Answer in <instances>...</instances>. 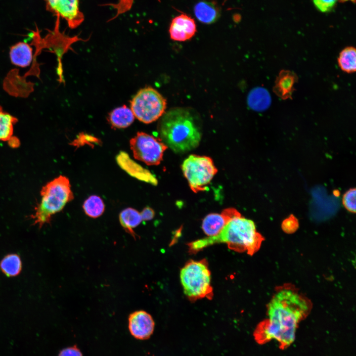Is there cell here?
Returning a JSON list of instances; mask_svg holds the SVG:
<instances>
[{
	"mask_svg": "<svg viewBox=\"0 0 356 356\" xmlns=\"http://www.w3.org/2000/svg\"><path fill=\"white\" fill-rule=\"evenodd\" d=\"M263 238L254 222L240 216L231 220L217 235L207 236L187 244L190 254H196L217 243H225L229 249L253 255L259 249Z\"/></svg>",
	"mask_w": 356,
	"mask_h": 356,
	"instance_id": "7a4b0ae2",
	"label": "cell"
},
{
	"mask_svg": "<svg viewBox=\"0 0 356 356\" xmlns=\"http://www.w3.org/2000/svg\"><path fill=\"white\" fill-rule=\"evenodd\" d=\"M248 106L256 111L267 109L271 103V97L268 91L262 87L253 89L247 96Z\"/></svg>",
	"mask_w": 356,
	"mask_h": 356,
	"instance_id": "e0dca14e",
	"label": "cell"
},
{
	"mask_svg": "<svg viewBox=\"0 0 356 356\" xmlns=\"http://www.w3.org/2000/svg\"><path fill=\"white\" fill-rule=\"evenodd\" d=\"M134 118L131 108L123 105L113 110L109 115L108 120L112 127L122 129L130 126Z\"/></svg>",
	"mask_w": 356,
	"mask_h": 356,
	"instance_id": "ac0fdd59",
	"label": "cell"
},
{
	"mask_svg": "<svg viewBox=\"0 0 356 356\" xmlns=\"http://www.w3.org/2000/svg\"><path fill=\"white\" fill-rule=\"evenodd\" d=\"M298 80V76L294 72L282 70L276 79L273 91L282 99H292L293 92L295 90L294 86Z\"/></svg>",
	"mask_w": 356,
	"mask_h": 356,
	"instance_id": "7c38bea8",
	"label": "cell"
},
{
	"mask_svg": "<svg viewBox=\"0 0 356 356\" xmlns=\"http://www.w3.org/2000/svg\"><path fill=\"white\" fill-rule=\"evenodd\" d=\"M169 32L170 38L174 41L189 40L197 32L195 20L187 14L181 13L172 19Z\"/></svg>",
	"mask_w": 356,
	"mask_h": 356,
	"instance_id": "8fae6325",
	"label": "cell"
},
{
	"mask_svg": "<svg viewBox=\"0 0 356 356\" xmlns=\"http://www.w3.org/2000/svg\"><path fill=\"white\" fill-rule=\"evenodd\" d=\"M130 143L134 157L148 165H159L168 148L160 138L144 132H138Z\"/></svg>",
	"mask_w": 356,
	"mask_h": 356,
	"instance_id": "ba28073f",
	"label": "cell"
},
{
	"mask_svg": "<svg viewBox=\"0 0 356 356\" xmlns=\"http://www.w3.org/2000/svg\"><path fill=\"white\" fill-rule=\"evenodd\" d=\"M181 168L190 188L195 193L206 190L218 172L210 157L195 154L184 160Z\"/></svg>",
	"mask_w": 356,
	"mask_h": 356,
	"instance_id": "52a82bcc",
	"label": "cell"
},
{
	"mask_svg": "<svg viewBox=\"0 0 356 356\" xmlns=\"http://www.w3.org/2000/svg\"><path fill=\"white\" fill-rule=\"evenodd\" d=\"M160 2V0H157ZM134 0H118L116 3L102 4V6H109L112 7L116 10L115 15L109 19L107 22L114 20L121 14H124L130 10L133 5Z\"/></svg>",
	"mask_w": 356,
	"mask_h": 356,
	"instance_id": "cb8c5ba5",
	"label": "cell"
},
{
	"mask_svg": "<svg viewBox=\"0 0 356 356\" xmlns=\"http://www.w3.org/2000/svg\"><path fill=\"white\" fill-rule=\"evenodd\" d=\"M337 0H313L316 7L320 11L326 12L330 11Z\"/></svg>",
	"mask_w": 356,
	"mask_h": 356,
	"instance_id": "484cf974",
	"label": "cell"
},
{
	"mask_svg": "<svg viewBox=\"0 0 356 356\" xmlns=\"http://www.w3.org/2000/svg\"><path fill=\"white\" fill-rule=\"evenodd\" d=\"M155 323L151 315L142 310L132 313L129 317V329L131 334L140 340L149 338L153 332Z\"/></svg>",
	"mask_w": 356,
	"mask_h": 356,
	"instance_id": "30bf717a",
	"label": "cell"
},
{
	"mask_svg": "<svg viewBox=\"0 0 356 356\" xmlns=\"http://www.w3.org/2000/svg\"><path fill=\"white\" fill-rule=\"evenodd\" d=\"M341 2H344L347 1H351L354 3H355L356 0H339Z\"/></svg>",
	"mask_w": 356,
	"mask_h": 356,
	"instance_id": "f546056e",
	"label": "cell"
},
{
	"mask_svg": "<svg viewBox=\"0 0 356 356\" xmlns=\"http://www.w3.org/2000/svg\"><path fill=\"white\" fill-rule=\"evenodd\" d=\"M17 119L4 111L0 106V141H9L12 137L13 133V126Z\"/></svg>",
	"mask_w": 356,
	"mask_h": 356,
	"instance_id": "44dd1931",
	"label": "cell"
},
{
	"mask_svg": "<svg viewBox=\"0 0 356 356\" xmlns=\"http://www.w3.org/2000/svg\"><path fill=\"white\" fill-rule=\"evenodd\" d=\"M298 226L297 219L292 215L285 219L282 223V227L285 230H295Z\"/></svg>",
	"mask_w": 356,
	"mask_h": 356,
	"instance_id": "4316f807",
	"label": "cell"
},
{
	"mask_svg": "<svg viewBox=\"0 0 356 356\" xmlns=\"http://www.w3.org/2000/svg\"><path fill=\"white\" fill-rule=\"evenodd\" d=\"M338 62L341 69L348 73L356 70V51L354 47H347L340 53Z\"/></svg>",
	"mask_w": 356,
	"mask_h": 356,
	"instance_id": "7402d4cb",
	"label": "cell"
},
{
	"mask_svg": "<svg viewBox=\"0 0 356 356\" xmlns=\"http://www.w3.org/2000/svg\"><path fill=\"white\" fill-rule=\"evenodd\" d=\"M117 160L120 167L131 175L152 184H157V179L149 171L134 162L127 154L122 152Z\"/></svg>",
	"mask_w": 356,
	"mask_h": 356,
	"instance_id": "4fadbf2b",
	"label": "cell"
},
{
	"mask_svg": "<svg viewBox=\"0 0 356 356\" xmlns=\"http://www.w3.org/2000/svg\"><path fill=\"white\" fill-rule=\"evenodd\" d=\"M166 106V99L151 87L140 89L131 101V109L134 117L145 124L159 119L164 114Z\"/></svg>",
	"mask_w": 356,
	"mask_h": 356,
	"instance_id": "8992f818",
	"label": "cell"
},
{
	"mask_svg": "<svg viewBox=\"0 0 356 356\" xmlns=\"http://www.w3.org/2000/svg\"><path fill=\"white\" fill-rule=\"evenodd\" d=\"M196 117L189 110L172 108L164 113L158 125L161 140L176 153H184L197 147L202 134Z\"/></svg>",
	"mask_w": 356,
	"mask_h": 356,
	"instance_id": "3957f363",
	"label": "cell"
},
{
	"mask_svg": "<svg viewBox=\"0 0 356 356\" xmlns=\"http://www.w3.org/2000/svg\"><path fill=\"white\" fill-rule=\"evenodd\" d=\"M58 356H82V354L80 350L76 346H74L63 349Z\"/></svg>",
	"mask_w": 356,
	"mask_h": 356,
	"instance_id": "83f0119b",
	"label": "cell"
},
{
	"mask_svg": "<svg viewBox=\"0 0 356 356\" xmlns=\"http://www.w3.org/2000/svg\"><path fill=\"white\" fill-rule=\"evenodd\" d=\"M119 221L123 227L127 232L135 237L133 229L142 222L141 214L136 210L128 208L123 210L119 215Z\"/></svg>",
	"mask_w": 356,
	"mask_h": 356,
	"instance_id": "d6986e66",
	"label": "cell"
},
{
	"mask_svg": "<svg viewBox=\"0 0 356 356\" xmlns=\"http://www.w3.org/2000/svg\"><path fill=\"white\" fill-rule=\"evenodd\" d=\"M309 301L289 288H283L273 296L268 305V318L260 322L254 332L255 341L264 344L271 340L284 350L294 342L299 322L308 314Z\"/></svg>",
	"mask_w": 356,
	"mask_h": 356,
	"instance_id": "6da1fadb",
	"label": "cell"
},
{
	"mask_svg": "<svg viewBox=\"0 0 356 356\" xmlns=\"http://www.w3.org/2000/svg\"><path fill=\"white\" fill-rule=\"evenodd\" d=\"M9 56L11 62L14 65L21 67H26L31 63L33 59V50L28 44L19 42L10 48Z\"/></svg>",
	"mask_w": 356,
	"mask_h": 356,
	"instance_id": "2e32d148",
	"label": "cell"
},
{
	"mask_svg": "<svg viewBox=\"0 0 356 356\" xmlns=\"http://www.w3.org/2000/svg\"><path fill=\"white\" fill-rule=\"evenodd\" d=\"M46 9L56 16L62 18L71 29H75L84 21L80 10V0H44Z\"/></svg>",
	"mask_w": 356,
	"mask_h": 356,
	"instance_id": "9c48e42d",
	"label": "cell"
},
{
	"mask_svg": "<svg viewBox=\"0 0 356 356\" xmlns=\"http://www.w3.org/2000/svg\"><path fill=\"white\" fill-rule=\"evenodd\" d=\"M180 280L184 293L191 302L213 299L211 273L206 259L187 262L180 269Z\"/></svg>",
	"mask_w": 356,
	"mask_h": 356,
	"instance_id": "5b68a950",
	"label": "cell"
},
{
	"mask_svg": "<svg viewBox=\"0 0 356 356\" xmlns=\"http://www.w3.org/2000/svg\"><path fill=\"white\" fill-rule=\"evenodd\" d=\"M140 214L142 221H149L154 217V211L148 207L145 208Z\"/></svg>",
	"mask_w": 356,
	"mask_h": 356,
	"instance_id": "f1b7e54d",
	"label": "cell"
},
{
	"mask_svg": "<svg viewBox=\"0 0 356 356\" xmlns=\"http://www.w3.org/2000/svg\"><path fill=\"white\" fill-rule=\"evenodd\" d=\"M104 208L102 199L96 195L89 196L83 204V209L86 214L93 218L100 217L104 212Z\"/></svg>",
	"mask_w": 356,
	"mask_h": 356,
	"instance_id": "603a6c76",
	"label": "cell"
},
{
	"mask_svg": "<svg viewBox=\"0 0 356 356\" xmlns=\"http://www.w3.org/2000/svg\"><path fill=\"white\" fill-rule=\"evenodd\" d=\"M41 198L32 215L34 224L41 227L51 221L52 216L61 211L73 199L70 181L60 176L47 182L41 190Z\"/></svg>",
	"mask_w": 356,
	"mask_h": 356,
	"instance_id": "277c9868",
	"label": "cell"
},
{
	"mask_svg": "<svg viewBox=\"0 0 356 356\" xmlns=\"http://www.w3.org/2000/svg\"><path fill=\"white\" fill-rule=\"evenodd\" d=\"M231 220L232 219L225 209L221 214H209L203 220L202 228L207 236H215L218 234Z\"/></svg>",
	"mask_w": 356,
	"mask_h": 356,
	"instance_id": "9a60e30c",
	"label": "cell"
},
{
	"mask_svg": "<svg viewBox=\"0 0 356 356\" xmlns=\"http://www.w3.org/2000/svg\"><path fill=\"white\" fill-rule=\"evenodd\" d=\"M22 261L20 256L16 254L6 255L0 262L1 271L8 277L18 275L22 270Z\"/></svg>",
	"mask_w": 356,
	"mask_h": 356,
	"instance_id": "ffe728a7",
	"label": "cell"
},
{
	"mask_svg": "<svg viewBox=\"0 0 356 356\" xmlns=\"http://www.w3.org/2000/svg\"><path fill=\"white\" fill-rule=\"evenodd\" d=\"M342 203L344 207L350 212L355 213L356 210V190L351 188L343 196Z\"/></svg>",
	"mask_w": 356,
	"mask_h": 356,
	"instance_id": "d4e9b609",
	"label": "cell"
},
{
	"mask_svg": "<svg viewBox=\"0 0 356 356\" xmlns=\"http://www.w3.org/2000/svg\"><path fill=\"white\" fill-rule=\"evenodd\" d=\"M194 13L200 22L211 24L219 19L221 15V10L214 1L202 0L195 4Z\"/></svg>",
	"mask_w": 356,
	"mask_h": 356,
	"instance_id": "5bb4252c",
	"label": "cell"
}]
</instances>
